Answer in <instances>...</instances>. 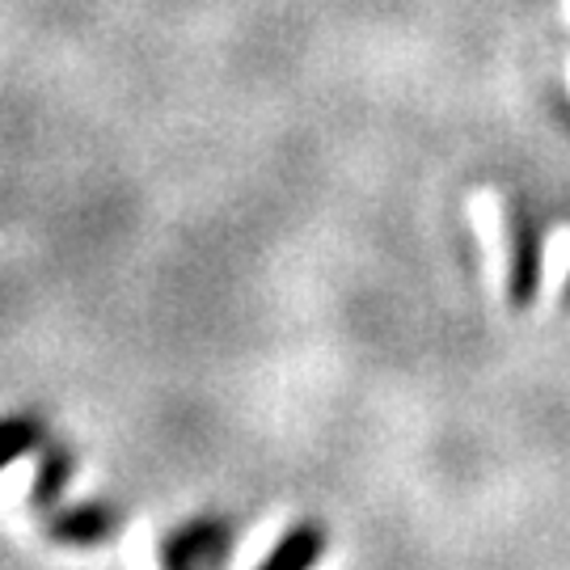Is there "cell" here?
I'll use <instances>...</instances> for the list:
<instances>
[{
  "mask_svg": "<svg viewBox=\"0 0 570 570\" xmlns=\"http://www.w3.org/2000/svg\"><path fill=\"white\" fill-rule=\"evenodd\" d=\"M532 279H537V237H532L529 216L520 212L511 220V296L520 305L532 296Z\"/></svg>",
  "mask_w": 570,
  "mask_h": 570,
  "instance_id": "cell-1",
  "label": "cell"
},
{
  "mask_svg": "<svg viewBox=\"0 0 570 570\" xmlns=\"http://www.w3.org/2000/svg\"><path fill=\"white\" fill-rule=\"evenodd\" d=\"M228 546L225 524H190L186 532H178L169 546H165V562H195V558H216Z\"/></svg>",
  "mask_w": 570,
  "mask_h": 570,
  "instance_id": "cell-2",
  "label": "cell"
},
{
  "mask_svg": "<svg viewBox=\"0 0 570 570\" xmlns=\"http://www.w3.org/2000/svg\"><path fill=\"white\" fill-rule=\"evenodd\" d=\"M322 550H326V532L317 529V524H305V529H292L284 546H275V550L266 553V567L271 570L308 567Z\"/></svg>",
  "mask_w": 570,
  "mask_h": 570,
  "instance_id": "cell-3",
  "label": "cell"
},
{
  "mask_svg": "<svg viewBox=\"0 0 570 570\" xmlns=\"http://www.w3.org/2000/svg\"><path fill=\"white\" fill-rule=\"evenodd\" d=\"M106 529H110V515H106L102 508H81L51 524V532H56L60 541H102Z\"/></svg>",
  "mask_w": 570,
  "mask_h": 570,
  "instance_id": "cell-4",
  "label": "cell"
},
{
  "mask_svg": "<svg viewBox=\"0 0 570 570\" xmlns=\"http://www.w3.org/2000/svg\"><path fill=\"white\" fill-rule=\"evenodd\" d=\"M42 440L35 419H0V469L18 461L21 452H30Z\"/></svg>",
  "mask_w": 570,
  "mask_h": 570,
  "instance_id": "cell-5",
  "label": "cell"
}]
</instances>
